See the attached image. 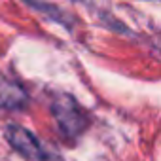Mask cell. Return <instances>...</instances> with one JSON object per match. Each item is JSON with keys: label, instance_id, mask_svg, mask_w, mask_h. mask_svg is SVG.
Instances as JSON below:
<instances>
[{"label": "cell", "instance_id": "obj_1", "mask_svg": "<svg viewBox=\"0 0 161 161\" xmlns=\"http://www.w3.org/2000/svg\"><path fill=\"white\" fill-rule=\"evenodd\" d=\"M51 114H53L61 133L66 138H76L87 127L86 112L76 103V99L70 95H64V93L57 95L51 103Z\"/></svg>", "mask_w": 161, "mask_h": 161}, {"label": "cell", "instance_id": "obj_2", "mask_svg": "<svg viewBox=\"0 0 161 161\" xmlns=\"http://www.w3.org/2000/svg\"><path fill=\"white\" fill-rule=\"evenodd\" d=\"M6 138L12 144V148L17 150L27 159H34V161L47 159V153H46L44 146L36 140V136L31 131H27V129H23L19 125H10L6 129Z\"/></svg>", "mask_w": 161, "mask_h": 161}]
</instances>
